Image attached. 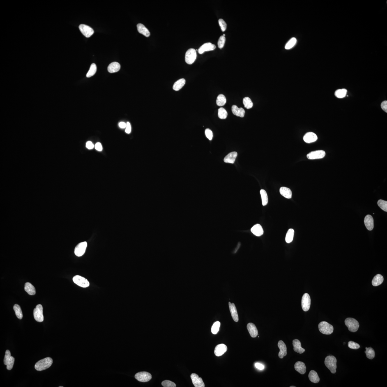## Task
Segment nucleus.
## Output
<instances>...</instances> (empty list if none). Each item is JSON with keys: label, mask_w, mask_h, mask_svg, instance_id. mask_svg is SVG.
<instances>
[{"label": "nucleus", "mask_w": 387, "mask_h": 387, "mask_svg": "<svg viewBox=\"0 0 387 387\" xmlns=\"http://www.w3.org/2000/svg\"><path fill=\"white\" fill-rule=\"evenodd\" d=\"M53 363L52 358L49 357L39 360L35 365V369L38 371L45 370L50 367Z\"/></svg>", "instance_id": "1"}, {"label": "nucleus", "mask_w": 387, "mask_h": 387, "mask_svg": "<svg viewBox=\"0 0 387 387\" xmlns=\"http://www.w3.org/2000/svg\"><path fill=\"white\" fill-rule=\"evenodd\" d=\"M337 362L336 358L333 356H329L325 358V365L332 374H335L336 372Z\"/></svg>", "instance_id": "2"}, {"label": "nucleus", "mask_w": 387, "mask_h": 387, "mask_svg": "<svg viewBox=\"0 0 387 387\" xmlns=\"http://www.w3.org/2000/svg\"><path fill=\"white\" fill-rule=\"evenodd\" d=\"M318 328L321 333L326 335H330L332 334L334 330L333 326L325 321H321L319 323Z\"/></svg>", "instance_id": "3"}, {"label": "nucleus", "mask_w": 387, "mask_h": 387, "mask_svg": "<svg viewBox=\"0 0 387 387\" xmlns=\"http://www.w3.org/2000/svg\"><path fill=\"white\" fill-rule=\"evenodd\" d=\"M345 324L349 331L352 332L358 331L360 326L358 321L353 318H346L345 320Z\"/></svg>", "instance_id": "4"}, {"label": "nucleus", "mask_w": 387, "mask_h": 387, "mask_svg": "<svg viewBox=\"0 0 387 387\" xmlns=\"http://www.w3.org/2000/svg\"><path fill=\"white\" fill-rule=\"evenodd\" d=\"M197 57V52L195 49H189L185 54V62L188 64H192L195 61Z\"/></svg>", "instance_id": "5"}, {"label": "nucleus", "mask_w": 387, "mask_h": 387, "mask_svg": "<svg viewBox=\"0 0 387 387\" xmlns=\"http://www.w3.org/2000/svg\"><path fill=\"white\" fill-rule=\"evenodd\" d=\"M15 360V358L11 356L10 351L7 350L5 353L4 363L5 365H7V368L8 370H11L13 368Z\"/></svg>", "instance_id": "6"}, {"label": "nucleus", "mask_w": 387, "mask_h": 387, "mask_svg": "<svg viewBox=\"0 0 387 387\" xmlns=\"http://www.w3.org/2000/svg\"><path fill=\"white\" fill-rule=\"evenodd\" d=\"M43 307L41 305L38 304L33 310L34 318L38 322H42L43 321Z\"/></svg>", "instance_id": "7"}, {"label": "nucleus", "mask_w": 387, "mask_h": 387, "mask_svg": "<svg viewBox=\"0 0 387 387\" xmlns=\"http://www.w3.org/2000/svg\"><path fill=\"white\" fill-rule=\"evenodd\" d=\"M73 282L77 285L82 287H87L89 286V282L84 277L79 275H76L73 278Z\"/></svg>", "instance_id": "8"}, {"label": "nucleus", "mask_w": 387, "mask_h": 387, "mask_svg": "<svg viewBox=\"0 0 387 387\" xmlns=\"http://www.w3.org/2000/svg\"><path fill=\"white\" fill-rule=\"evenodd\" d=\"M136 379L141 382H147L152 379L151 374L148 372H141L137 373L135 375Z\"/></svg>", "instance_id": "9"}, {"label": "nucleus", "mask_w": 387, "mask_h": 387, "mask_svg": "<svg viewBox=\"0 0 387 387\" xmlns=\"http://www.w3.org/2000/svg\"><path fill=\"white\" fill-rule=\"evenodd\" d=\"M311 299L309 295L307 293H305L302 297L301 300V307L302 309L305 312H307L309 310L310 307Z\"/></svg>", "instance_id": "10"}, {"label": "nucleus", "mask_w": 387, "mask_h": 387, "mask_svg": "<svg viewBox=\"0 0 387 387\" xmlns=\"http://www.w3.org/2000/svg\"><path fill=\"white\" fill-rule=\"evenodd\" d=\"M325 155H326V153L324 151L317 150V151L310 152L307 155V157L309 159H318L323 158Z\"/></svg>", "instance_id": "11"}, {"label": "nucleus", "mask_w": 387, "mask_h": 387, "mask_svg": "<svg viewBox=\"0 0 387 387\" xmlns=\"http://www.w3.org/2000/svg\"><path fill=\"white\" fill-rule=\"evenodd\" d=\"M87 246V243L86 242H83L78 244L75 247L74 253L75 255L78 257H80L84 254Z\"/></svg>", "instance_id": "12"}, {"label": "nucleus", "mask_w": 387, "mask_h": 387, "mask_svg": "<svg viewBox=\"0 0 387 387\" xmlns=\"http://www.w3.org/2000/svg\"><path fill=\"white\" fill-rule=\"evenodd\" d=\"M79 29L81 32L86 38H90L94 33V31L93 29L86 24H80L79 26Z\"/></svg>", "instance_id": "13"}, {"label": "nucleus", "mask_w": 387, "mask_h": 387, "mask_svg": "<svg viewBox=\"0 0 387 387\" xmlns=\"http://www.w3.org/2000/svg\"><path fill=\"white\" fill-rule=\"evenodd\" d=\"M194 386L195 387H204L205 384L202 378L199 377L198 374H192L190 376Z\"/></svg>", "instance_id": "14"}, {"label": "nucleus", "mask_w": 387, "mask_h": 387, "mask_svg": "<svg viewBox=\"0 0 387 387\" xmlns=\"http://www.w3.org/2000/svg\"><path fill=\"white\" fill-rule=\"evenodd\" d=\"M216 48V46L214 44L208 42V43H205L201 46L199 48L198 52L199 54H202L204 53L205 52L213 51Z\"/></svg>", "instance_id": "15"}, {"label": "nucleus", "mask_w": 387, "mask_h": 387, "mask_svg": "<svg viewBox=\"0 0 387 387\" xmlns=\"http://www.w3.org/2000/svg\"><path fill=\"white\" fill-rule=\"evenodd\" d=\"M278 347L280 349L278 356L280 358H283L287 355V347L285 343L282 341H279Z\"/></svg>", "instance_id": "16"}, {"label": "nucleus", "mask_w": 387, "mask_h": 387, "mask_svg": "<svg viewBox=\"0 0 387 387\" xmlns=\"http://www.w3.org/2000/svg\"><path fill=\"white\" fill-rule=\"evenodd\" d=\"M227 350V347L225 344H221L217 345L215 348V354L217 356H222Z\"/></svg>", "instance_id": "17"}, {"label": "nucleus", "mask_w": 387, "mask_h": 387, "mask_svg": "<svg viewBox=\"0 0 387 387\" xmlns=\"http://www.w3.org/2000/svg\"><path fill=\"white\" fill-rule=\"evenodd\" d=\"M229 307L233 319L235 322H238L239 321V318L235 305L234 303H231L230 302H229Z\"/></svg>", "instance_id": "18"}, {"label": "nucleus", "mask_w": 387, "mask_h": 387, "mask_svg": "<svg viewBox=\"0 0 387 387\" xmlns=\"http://www.w3.org/2000/svg\"><path fill=\"white\" fill-rule=\"evenodd\" d=\"M364 223L366 227L369 231H372L374 227V219L372 215H367L364 219Z\"/></svg>", "instance_id": "19"}, {"label": "nucleus", "mask_w": 387, "mask_h": 387, "mask_svg": "<svg viewBox=\"0 0 387 387\" xmlns=\"http://www.w3.org/2000/svg\"><path fill=\"white\" fill-rule=\"evenodd\" d=\"M251 231L253 234L257 237L262 235L264 233L262 226L259 224H256L252 227Z\"/></svg>", "instance_id": "20"}, {"label": "nucleus", "mask_w": 387, "mask_h": 387, "mask_svg": "<svg viewBox=\"0 0 387 387\" xmlns=\"http://www.w3.org/2000/svg\"><path fill=\"white\" fill-rule=\"evenodd\" d=\"M318 137L317 135L313 132H308L305 134L303 137L304 141L307 143H311L315 142L317 140Z\"/></svg>", "instance_id": "21"}, {"label": "nucleus", "mask_w": 387, "mask_h": 387, "mask_svg": "<svg viewBox=\"0 0 387 387\" xmlns=\"http://www.w3.org/2000/svg\"><path fill=\"white\" fill-rule=\"evenodd\" d=\"M247 329L249 333L252 338H255L257 336L258 331L255 325L252 323H249L247 325Z\"/></svg>", "instance_id": "22"}, {"label": "nucleus", "mask_w": 387, "mask_h": 387, "mask_svg": "<svg viewBox=\"0 0 387 387\" xmlns=\"http://www.w3.org/2000/svg\"><path fill=\"white\" fill-rule=\"evenodd\" d=\"M293 345L294 347V351L296 352L302 354L305 351V349L301 347L300 341L297 339H295L293 340Z\"/></svg>", "instance_id": "23"}, {"label": "nucleus", "mask_w": 387, "mask_h": 387, "mask_svg": "<svg viewBox=\"0 0 387 387\" xmlns=\"http://www.w3.org/2000/svg\"><path fill=\"white\" fill-rule=\"evenodd\" d=\"M294 368L297 372L302 374H305L306 372V367L305 363L301 361L296 362L295 363Z\"/></svg>", "instance_id": "24"}, {"label": "nucleus", "mask_w": 387, "mask_h": 387, "mask_svg": "<svg viewBox=\"0 0 387 387\" xmlns=\"http://www.w3.org/2000/svg\"><path fill=\"white\" fill-rule=\"evenodd\" d=\"M231 111L233 114L237 116L243 118L245 116V111L242 108H239L237 106L234 105L231 107Z\"/></svg>", "instance_id": "25"}, {"label": "nucleus", "mask_w": 387, "mask_h": 387, "mask_svg": "<svg viewBox=\"0 0 387 387\" xmlns=\"http://www.w3.org/2000/svg\"><path fill=\"white\" fill-rule=\"evenodd\" d=\"M237 156V152H231L225 157L224 161L226 163L234 164Z\"/></svg>", "instance_id": "26"}, {"label": "nucleus", "mask_w": 387, "mask_h": 387, "mask_svg": "<svg viewBox=\"0 0 387 387\" xmlns=\"http://www.w3.org/2000/svg\"><path fill=\"white\" fill-rule=\"evenodd\" d=\"M121 68V65L119 63L114 62L110 63L108 67V70L110 73H112L117 72Z\"/></svg>", "instance_id": "27"}, {"label": "nucleus", "mask_w": 387, "mask_h": 387, "mask_svg": "<svg viewBox=\"0 0 387 387\" xmlns=\"http://www.w3.org/2000/svg\"><path fill=\"white\" fill-rule=\"evenodd\" d=\"M137 26L138 31L139 33L144 35L146 37L150 36V31L144 24H139L137 25Z\"/></svg>", "instance_id": "28"}, {"label": "nucleus", "mask_w": 387, "mask_h": 387, "mask_svg": "<svg viewBox=\"0 0 387 387\" xmlns=\"http://www.w3.org/2000/svg\"><path fill=\"white\" fill-rule=\"evenodd\" d=\"M280 193L284 197L287 199H291L292 197V192L289 188L282 187L280 188Z\"/></svg>", "instance_id": "29"}, {"label": "nucleus", "mask_w": 387, "mask_h": 387, "mask_svg": "<svg viewBox=\"0 0 387 387\" xmlns=\"http://www.w3.org/2000/svg\"><path fill=\"white\" fill-rule=\"evenodd\" d=\"M186 80L184 79H181L177 81L173 86V89L175 91H178L185 85Z\"/></svg>", "instance_id": "30"}, {"label": "nucleus", "mask_w": 387, "mask_h": 387, "mask_svg": "<svg viewBox=\"0 0 387 387\" xmlns=\"http://www.w3.org/2000/svg\"><path fill=\"white\" fill-rule=\"evenodd\" d=\"M308 377L309 380L312 382L314 383H318L320 381V378L317 372L314 370L311 371L309 372Z\"/></svg>", "instance_id": "31"}, {"label": "nucleus", "mask_w": 387, "mask_h": 387, "mask_svg": "<svg viewBox=\"0 0 387 387\" xmlns=\"http://www.w3.org/2000/svg\"><path fill=\"white\" fill-rule=\"evenodd\" d=\"M24 290L28 294L30 295H34L36 294V290L32 284L29 282H26L25 284Z\"/></svg>", "instance_id": "32"}, {"label": "nucleus", "mask_w": 387, "mask_h": 387, "mask_svg": "<svg viewBox=\"0 0 387 387\" xmlns=\"http://www.w3.org/2000/svg\"><path fill=\"white\" fill-rule=\"evenodd\" d=\"M383 281V277L381 274L376 275L374 277L372 280V285L374 287L379 286L382 283Z\"/></svg>", "instance_id": "33"}, {"label": "nucleus", "mask_w": 387, "mask_h": 387, "mask_svg": "<svg viewBox=\"0 0 387 387\" xmlns=\"http://www.w3.org/2000/svg\"><path fill=\"white\" fill-rule=\"evenodd\" d=\"M294 234V230L290 229L287 231L285 237V241L288 243H290L293 241Z\"/></svg>", "instance_id": "34"}, {"label": "nucleus", "mask_w": 387, "mask_h": 387, "mask_svg": "<svg viewBox=\"0 0 387 387\" xmlns=\"http://www.w3.org/2000/svg\"><path fill=\"white\" fill-rule=\"evenodd\" d=\"M226 102V97L223 94H220L217 97L216 100V103L219 106H223L225 105Z\"/></svg>", "instance_id": "35"}, {"label": "nucleus", "mask_w": 387, "mask_h": 387, "mask_svg": "<svg viewBox=\"0 0 387 387\" xmlns=\"http://www.w3.org/2000/svg\"><path fill=\"white\" fill-rule=\"evenodd\" d=\"M260 193L261 199H262V205L263 206H265L267 205L268 203V194L266 191L264 189H261Z\"/></svg>", "instance_id": "36"}, {"label": "nucleus", "mask_w": 387, "mask_h": 387, "mask_svg": "<svg viewBox=\"0 0 387 387\" xmlns=\"http://www.w3.org/2000/svg\"><path fill=\"white\" fill-rule=\"evenodd\" d=\"M13 309L15 312V315L19 319H21L23 318V314L20 306L15 304L14 306Z\"/></svg>", "instance_id": "37"}, {"label": "nucleus", "mask_w": 387, "mask_h": 387, "mask_svg": "<svg viewBox=\"0 0 387 387\" xmlns=\"http://www.w3.org/2000/svg\"><path fill=\"white\" fill-rule=\"evenodd\" d=\"M366 350L365 351L366 354L367 358L372 359L375 357V352L374 349L371 347H366Z\"/></svg>", "instance_id": "38"}, {"label": "nucleus", "mask_w": 387, "mask_h": 387, "mask_svg": "<svg viewBox=\"0 0 387 387\" xmlns=\"http://www.w3.org/2000/svg\"><path fill=\"white\" fill-rule=\"evenodd\" d=\"M97 70V67L96 65L94 63H92L91 65V67L89 71L86 74V77H92L96 73Z\"/></svg>", "instance_id": "39"}, {"label": "nucleus", "mask_w": 387, "mask_h": 387, "mask_svg": "<svg viewBox=\"0 0 387 387\" xmlns=\"http://www.w3.org/2000/svg\"><path fill=\"white\" fill-rule=\"evenodd\" d=\"M243 104L245 108L247 109L252 108L253 106V103L249 97H245L243 99Z\"/></svg>", "instance_id": "40"}, {"label": "nucleus", "mask_w": 387, "mask_h": 387, "mask_svg": "<svg viewBox=\"0 0 387 387\" xmlns=\"http://www.w3.org/2000/svg\"><path fill=\"white\" fill-rule=\"evenodd\" d=\"M347 93V90L345 89L337 90L335 93V96L337 98H342L346 96Z\"/></svg>", "instance_id": "41"}, {"label": "nucleus", "mask_w": 387, "mask_h": 387, "mask_svg": "<svg viewBox=\"0 0 387 387\" xmlns=\"http://www.w3.org/2000/svg\"><path fill=\"white\" fill-rule=\"evenodd\" d=\"M228 113L226 109L223 108H220L218 111V116L221 119H225L227 118Z\"/></svg>", "instance_id": "42"}, {"label": "nucleus", "mask_w": 387, "mask_h": 387, "mask_svg": "<svg viewBox=\"0 0 387 387\" xmlns=\"http://www.w3.org/2000/svg\"><path fill=\"white\" fill-rule=\"evenodd\" d=\"M220 325V321H217L214 323L212 327L211 331L214 335H216L219 331Z\"/></svg>", "instance_id": "43"}, {"label": "nucleus", "mask_w": 387, "mask_h": 387, "mask_svg": "<svg viewBox=\"0 0 387 387\" xmlns=\"http://www.w3.org/2000/svg\"><path fill=\"white\" fill-rule=\"evenodd\" d=\"M297 42L296 38H293L288 42L285 46L286 49H289L292 48L296 45Z\"/></svg>", "instance_id": "44"}, {"label": "nucleus", "mask_w": 387, "mask_h": 387, "mask_svg": "<svg viewBox=\"0 0 387 387\" xmlns=\"http://www.w3.org/2000/svg\"><path fill=\"white\" fill-rule=\"evenodd\" d=\"M377 204L379 207L383 211L387 212V201L380 199L377 202Z\"/></svg>", "instance_id": "45"}, {"label": "nucleus", "mask_w": 387, "mask_h": 387, "mask_svg": "<svg viewBox=\"0 0 387 387\" xmlns=\"http://www.w3.org/2000/svg\"><path fill=\"white\" fill-rule=\"evenodd\" d=\"M162 386L164 387H175L176 385L173 382L169 380H165L162 382Z\"/></svg>", "instance_id": "46"}, {"label": "nucleus", "mask_w": 387, "mask_h": 387, "mask_svg": "<svg viewBox=\"0 0 387 387\" xmlns=\"http://www.w3.org/2000/svg\"><path fill=\"white\" fill-rule=\"evenodd\" d=\"M226 41V38L223 36H220L218 42V46L219 48L222 49Z\"/></svg>", "instance_id": "47"}, {"label": "nucleus", "mask_w": 387, "mask_h": 387, "mask_svg": "<svg viewBox=\"0 0 387 387\" xmlns=\"http://www.w3.org/2000/svg\"><path fill=\"white\" fill-rule=\"evenodd\" d=\"M348 347L350 349H358L360 347L359 344L352 341H350L348 343Z\"/></svg>", "instance_id": "48"}, {"label": "nucleus", "mask_w": 387, "mask_h": 387, "mask_svg": "<svg viewBox=\"0 0 387 387\" xmlns=\"http://www.w3.org/2000/svg\"><path fill=\"white\" fill-rule=\"evenodd\" d=\"M218 22L222 31H225L226 29H227V24H226L225 21L223 19H219Z\"/></svg>", "instance_id": "49"}, {"label": "nucleus", "mask_w": 387, "mask_h": 387, "mask_svg": "<svg viewBox=\"0 0 387 387\" xmlns=\"http://www.w3.org/2000/svg\"><path fill=\"white\" fill-rule=\"evenodd\" d=\"M205 134L206 137L209 139V140H211L213 139V132L209 129H206L205 130Z\"/></svg>", "instance_id": "50"}, {"label": "nucleus", "mask_w": 387, "mask_h": 387, "mask_svg": "<svg viewBox=\"0 0 387 387\" xmlns=\"http://www.w3.org/2000/svg\"><path fill=\"white\" fill-rule=\"evenodd\" d=\"M126 129H125V132L127 134H130L131 131V127L130 123L129 122H127Z\"/></svg>", "instance_id": "51"}, {"label": "nucleus", "mask_w": 387, "mask_h": 387, "mask_svg": "<svg viewBox=\"0 0 387 387\" xmlns=\"http://www.w3.org/2000/svg\"><path fill=\"white\" fill-rule=\"evenodd\" d=\"M86 147L88 149L91 150L93 149L94 147V144H93V143L91 141H88V142L86 143Z\"/></svg>", "instance_id": "52"}, {"label": "nucleus", "mask_w": 387, "mask_h": 387, "mask_svg": "<svg viewBox=\"0 0 387 387\" xmlns=\"http://www.w3.org/2000/svg\"><path fill=\"white\" fill-rule=\"evenodd\" d=\"M381 107L383 111H384L386 113L387 112V101L386 100L382 102Z\"/></svg>", "instance_id": "53"}, {"label": "nucleus", "mask_w": 387, "mask_h": 387, "mask_svg": "<svg viewBox=\"0 0 387 387\" xmlns=\"http://www.w3.org/2000/svg\"><path fill=\"white\" fill-rule=\"evenodd\" d=\"M95 148L97 151H101L102 150V145L100 142H97L95 145Z\"/></svg>", "instance_id": "54"}, {"label": "nucleus", "mask_w": 387, "mask_h": 387, "mask_svg": "<svg viewBox=\"0 0 387 387\" xmlns=\"http://www.w3.org/2000/svg\"><path fill=\"white\" fill-rule=\"evenodd\" d=\"M255 366L257 369L259 370H262L264 369V366L262 364L257 363H256Z\"/></svg>", "instance_id": "55"}, {"label": "nucleus", "mask_w": 387, "mask_h": 387, "mask_svg": "<svg viewBox=\"0 0 387 387\" xmlns=\"http://www.w3.org/2000/svg\"><path fill=\"white\" fill-rule=\"evenodd\" d=\"M127 124L124 122H121L119 123V126L121 128H126Z\"/></svg>", "instance_id": "56"}, {"label": "nucleus", "mask_w": 387, "mask_h": 387, "mask_svg": "<svg viewBox=\"0 0 387 387\" xmlns=\"http://www.w3.org/2000/svg\"><path fill=\"white\" fill-rule=\"evenodd\" d=\"M296 387V386H290V387Z\"/></svg>", "instance_id": "57"}]
</instances>
